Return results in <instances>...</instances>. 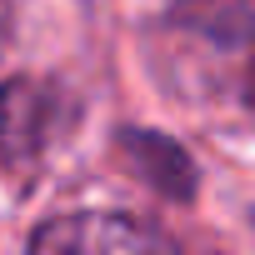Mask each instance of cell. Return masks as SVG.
Returning <instances> with one entry per match:
<instances>
[{"label": "cell", "instance_id": "obj_1", "mask_svg": "<svg viewBox=\"0 0 255 255\" xmlns=\"http://www.w3.org/2000/svg\"><path fill=\"white\" fill-rule=\"evenodd\" d=\"M35 250H80V255H95V250H170V240L150 225H135L125 215H60L50 225H40L30 235Z\"/></svg>", "mask_w": 255, "mask_h": 255}, {"label": "cell", "instance_id": "obj_2", "mask_svg": "<svg viewBox=\"0 0 255 255\" xmlns=\"http://www.w3.org/2000/svg\"><path fill=\"white\" fill-rule=\"evenodd\" d=\"M45 115H50V95L35 85H5L0 90V150H30L45 140Z\"/></svg>", "mask_w": 255, "mask_h": 255}, {"label": "cell", "instance_id": "obj_3", "mask_svg": "<svg viewBox=\"0 0 255 255\" xmlns=\"http://www.w3.org/2000/svg\"><path fill=\"white\" fill-rule=\"evenodd\" d=\"M170 15H180L185 25L215 35V40H230V45H245L250 35V0H165Z\"/></svg>", "mask_w": 255, "mask_h": 255}]
</instances>
